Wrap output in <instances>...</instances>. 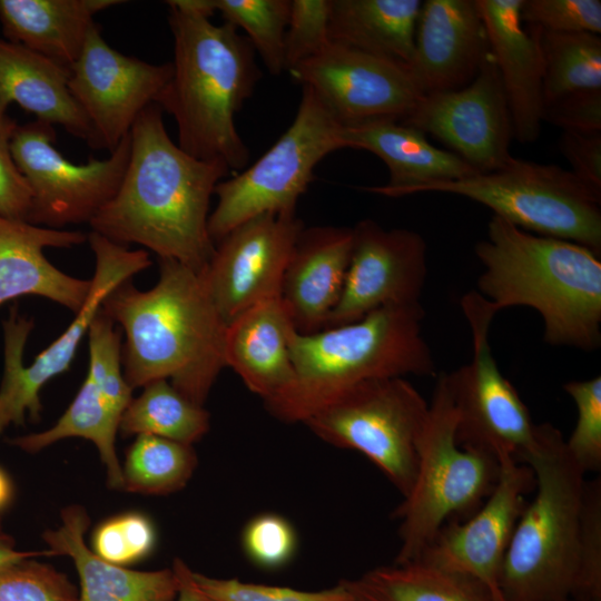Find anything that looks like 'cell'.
<instances>
[{
	"mask_svg": "<svg viewBox=\"0 0 601 601\" xmlns=\"http://www.w3.org/2000/svg\"><path fill=\"white\" fill-rule=\"evenodd\" d=\"M228 173L223 164L197 159L176 145L161 108L152 104L130 130V156L117 193L89 225L114 243L138 244L203 273L215 252L210 198Z\"/></svg>",
	"mask_w": 601,
	"mask_h": 601,
	"instance_id": "6da1fadb",
	"label": "cell"
},
{
	"mask_svg": "<svg viewBox=\"0 0 601 601\" xmlns=\"http://www.w3.org/2000/svg\"><path fill=\"white\" fill-rule=\"evenodd\" d=\"M101 311L125 333L122 371L132 390L168 380L203 406L226 367L227 324L201 273L159 258V279L152 288L140 290L128 279L107 295Z\"/></svg>",
	"mask_w": 601,
	"mask_h": 601,
	"instance_id": "7a4b0ae2",
	"label": "cell"
},
{
	"mask_svg": "<svg viewBox=\"0 0 601 601\" xmlns=\"http://www.w3.org/2000/svg\"><path fill=\"white\" fill-rule=\"evenodd\" d=\"M483 265L476 292L499 313L535 309L552 346L594 351L601 344V260L573 242L534 235L492 216L475 245Z\"/></svg>",
	"mask_w": 601,
	"mask_h": 601,
	"instance_id": "3957f363",
	"label": "cell"
},
{
	"mask_svg": "<svg viewBox=\"0 0 601 601\" xmlns=\"http://www.w3.org/2000/svg\"><path fill=\"white\" fill-rule=\"evenodd\" d=\"M170 8L173 75L157 100L178 128V146L190 156L242 171L249 150L235 115L253 93L262 72L247 38L230 23L214 24L179 0Z\"/></svg>",
	"mask_w": 601,
	"mask_h": 601,
	"instance_id": "277c9868",
	"label": "cell"
},
{
	"mask_svg": "<svg viewBox=\"0 0 601 601\" xmlns=\"http://www.w3.org/2000/svg\"><path fill=\"white\" fill-rule=\"evenodd\" d=\"M418 304L385 306L353 323L313 334L294 333V381L265 402L276 418L304 422L344 392L365 381L405 375L436 376Z\"/></svg>",
	"mask_w": 601,
	"mask_h": 601,
	"instance_id": "5b68a950",
	"label": "cell"
},
{
	"mask_svg": "<svg viewBox=\"0 0 601 601\" xmlns=\"http://www.w3.org/2000/svg\"><path fill=\"white\" fill-rule=\"evenodd\" d=\"M535 495L518 519L500 587L505 601H568L579 579L584 472L565 449L561 432L538 424V442L525 461Z\"/></svg>",
	"mask_w": 601,
	"mask_h": 601,
	"instance_id": "8992f818",
	"label": "cell"
},
{
	"mask_svg": "<svg viewBox=\"0 0 601 601\" xmlns=\"http://www.w3.org/2000/svg\"><path fill=\"white\" fill-rule=\"evenodd\" d=\"M456 420L441 372L418 439L415 481L394 513L401 520L397 564L416 561L447 522L476 512L499 480L493 457L457 444Z\"/></svg>",
	"mask_w": 601,
	"mask_h": 601,
	"instance_id": "52a82bcc",
	"label": "cell"
},
{
	"mask_svg": "<svg viewBox=\"0 0 601 601\" xmlns=\"http://www.w3.org/2000/svg\"><path fill=\"white\" fill-rule=\"evenodd\" d=\"M420 193L469 198L523 230L573 242L601 255V195L558 165L512 156L493 171L433 184Z\"/></svg>",
	"mask_w": 601,
	"mask_h": 601,
	"instance_id": "ba28073f",
	"label": "cell"
},
{
	"mask_svg": "<svg viewBox=\"0 0 601 601\" xmlns=\"http://www.w3.org/2000/svg\"><path fill=\"white\" fill-rule=\"evenodd\" d=\"M343 129L315 92L302 87L287 130L252 166L216 186L217 204L208 218L213 242L259 215L296 213L318 162L346 148Z\"/></svg>",
	"mask_w": 601,
	"mask_h": 601,
	"instance_id": "9c48e42d",
	"label": "cell"
},
{
	"mask_svg": "<svg viewBox=\"0 0 601 601\" xmlns=\"http://www.w3.org/2000/svg\"><path fill=\"white\" fill-rule=\"evenodd\" d=\"M428 403L404 377L365 381L303 423L323 441L368 457L405 497L415 481Z\"/></svg>",
	"mask_w": 601,
	"mask_h": 601,
	"instance_id": "30bf717a",
	"label": "cell"
},
{
	"mask_svg": "<svg viewBox=\"0 0 601 601\" xmlns=\"http://www.w3.org/2000/svg\"><path fill=\"white\" fill-rule=\"evenodd\" d=\"M88 240L95 255V273L88 297L68 328L40 352L31 365L23 364V354L33 321L21 315L13 306L2 323L0 435L10 425H23L27 415L32 421L40 418V391L47 382L69 368L104 299L115 287L151 265L145 249H129L95 231L88 235Z\"/></svg>",
	"mask_w": 601,
	"mask_h": 601,
	"instance_id": "8fae6325",
	"label": "cell"
},
{
	"mask_svg": "<svg viewBox=\"0 0 601 601\" xmlns=\"http://www.w3.org/2000/svg\"><path fill=\"white\" fill-rule=\"evenodd\" d=\"M461 306L473 353L469 363L446 373L456 411V442L493 457L499 465L525 464L538 442V424L492 354L489 334L497 313L476 290L466 293Z\"/></svg>",
	"mask_w": 601,
	"mask_h": 601,
	"instance_id": "7c38bea8",
	"label": "cell"
},
{
	"mask_svg": "<svg viewBox=\"0 0 601 601\" xmlns=\"http://www.w3.org/2000/svg\"><path fill=\"white\" fill-rule=\"evenodd\" d=\"M53 126L36 120L11 137L13 161L31 191L27 221L47 228L90 223L115 196L130 156V132L102 160L77 165L55 147Z\"/></svg>",
	"mask_w": 601,
	"mask_h": 601,
	"instance_id": "4fadbf2b",
	"label": "cell"
},
{
	"mask_svg": "<svg viewBox=\"0 0 601 601\" xmlns=\"http://www.w3.org/2000/svg\"><path fill=\"white\" fill-rule=\"evenodd\" d=\"M401 122L433 136L479 173L512 157L511 111L490 49L469 85L422 96Z\"/></svg>",
	"mask_w": 601,
	"mask_h": 601,
	"instance_id": "5bb4252c",
	"label": "cell"
},
{
	"mask_svg": "<svg viewBox=\"0 0 601 601\" xmlns=\"http://www.w3.org/2000/svg\"><path fill=\"white\" fill-rule=\"evenodd\" d=\"M69 73V90L91 127L93 148L112 151L139 115L157 104L173 65H154L117 51L95 23Z\"/></svg>",
	"mask_w": 601,
	"mask_h": 601,
	"instance_id": "9a60e30c",
	"label": "cell"
},
{
	"mask_svg": "<svg viewBox=\"0 0 601 601\" xmlns=\"http://www.w3.org/2000/svg\"><path fill=\"white\" fill-rule=\"evenodd\" d=\"M288 72L311 88L343 126L382 119L401 122L422 97L407 67L334 42Z\"/></svg>",
	"mask_w": 601,
	"mask_h": 601,
	"instance_id": "2e32d148",
	"label": "cell"
},
{
	"mask_svg": "<svg viewBox=\"0 0 601 601\" xmlns=\"http://www.w3.org/2000/svg\"><path fill=\"white\" fill-rule=\"evenodd\" d=\"M304 227L296 213L264 214L218 242L201 274L227 325L248 308L280 297L285 269Z\"/></svg>",
	"mask_w": 601,
	"mask_h": 601,
	"instance_id": "e0dca14e",
	"label": "cell"
},
{
	"mask_svg": "<svg viewBox=\"0 0 601 601\" xmlns=\"http://www.w3.org/2000/svg\"><path fill=\"white\" fill-rule=\"evenodd\" d=\"M353 228V247L342 294L326 328L361 319L385 306L421 303L427 246L416 231L386 229L373 219Z\"/></svg>",
	"mask_w": 601,
	"mask_h": 601,
	"instance_id": "ac0fdd59",
	"label": "cell"
},
{
	"mask_svg": "<svg viewBox=\"0 0 601 601\" xmlns=\"http://www.w3.org/2000/svg\"><path fill=\"white\" fill-rule=\"evenodd\" d=\"M532 470L510 461L483 504L464 522L450 521L417 559L482 585L494 601H505L500 575L513 530L534 489ZM416 560V561H417Z\"/></svg>",
	"mask_w": 601,
	"mask_h": 601,
	"instance_id": "d6986e66",
	"label": "cell"
},
{
	"mask_svg": "<svg viewBox=\"0 0 601 601\" xmlns=\"http://www.w3.org/2000/svg\"><path fill=\"white\" fill-rule=\"evenodd\" d=\"M475 0L422 2L407 69L422 96L469 85L489 51Z\"/></svg>",
	"mask_w": 601,
	"mask_h": 601,
	"instance_id": "ffe728a7",
	"label": "cell"
},
{
	"mask_svg": "<svg viewBox=\"0 0 601 601\" xmlns=\"http://www.w3.org/2000/svg\"><path fill=\"white\" fill-rule=\"evenodd\" d=\"M352 247V227H304L299 234L280 288V299L298 334L326 328L342 294Z\"/></svg>",
	"mask_w": 601,
	"mask_h": 601,
	"instance_id": "44dd1931",
	"label": "cell"
},
{
	"mask_svg": "<svg viewBox=\"0 0 601 601\" xmlns=\"http://www.w3.org/2000/svg\"><path fill=\"white\" fill-rule=\"evenodd\" d=\"M512 117L513 138L538 139L543 101V67L533 31L520 19L523 0H475Z\"/></svg>",
	"mask_w": 601,
	"mask_h": 601,
	"instance_id": "7402d4cb",
	"label": "cell"
},
{
	"mask_svg": "<svg viewBox=\"0 0 601 601\" xmlns=\"http://www.w3.org/2000/svg\"><path fill=\"white\" fill-rule=\"evenodd\" d=\"M88 239L78 230L53 229L0 216V306L23 295L50 299L77 313L91 279L63 273L45 256L47 247L67 248Z\"/></svg>",
	"mask_w": 601,
	"mask_h": 601,
	"instance_id": "603a6c76",
	"label": "cell"
},
{
	"mask_svg": "<svg viewBox=\"0 0 601 601\" xmlns=\"http://www.w3.org/2000/svg\"><path fill=\"white\" fill-rule=\"evenodd\" d=\"M343 137L346 148L367 150L386 165V184L362 188L381 196L418 194L426 186L479 173L453 152L432 145L421 130L396 120L344 126Z\"/></svg>",
	"mask_w": 601,
	"mask_h": 601,
	"instance_id": "cb8c5ba5",
	"label": "cell"
},
{
	"mask_svg": "<svg viewBox=\"0 0 601 601\" xmlns=\"http://www.w3.org/2000/svg\"><path fill=\"white\" fill-rule=\"evenodd\" d=\"M296 332L280 297L238 315L226 328V367L264 403L283 394L294 381L290 342Z\"/></svg>",
	"mask_w": 601,
	"mask_h": 601,
	"instance_id": "d4e9b609",
	"label": "cell"
},
{
	"mask_svg": "<svg viewBox=\"0 0 601 601\" xmlns=\"http://www.w3.org/2000/svg\"><path fill=\"white\" fill-rule=\"evenodd\" d=\"M89 518L72 505L61 512V525L42 538L52 554L72 559L80 580L78 601H174L178 583L173 569L135 571L108 562L83 540Z\"/></svg>",
	"mask_w": 601,
	"mask_h": 601,
	"instance_id": "484cf974",
	"label": "cell"
},
{
	"mask_svg": "<svg viewBox=\"0 0 601 601\" xmlns=\"http://www.w3.org/2000/svg\"><path fill=\"white\" fill-rule=\"evenodd\" d=\"M69 75L60 63L0 38V120L9 117V105L17 104L93 148L91 127L69 90Z\"/></svg>",
	"mask_w": 601,
	"mask_h": 601,
	"instance_id": "4316f807",
	"label": "cell"
},
{
	"mask_svg": "<svg viewBox=\"0 0 601 601\" xmlns=\"http://www.w3.org/2000/svg\"><path fill=\"white\" fill-rule=\"evenodd\" d=\"M119 0H0L6 40L36 51L66 68L79 58L96 13Z\"/></svg>",
	"mask_w": 601,
	"mask_h": 601,
	"instance_id": "83f0119b",
	"label": "cell"
},
{
	"mask_svg": "<svg viewBox=\"0 0 601 601\" xmlns=\"http://www.w3.org/2000/svg\"><path fill=\"white\" fill-rule=\"evenodd\" d=\"M421 6L420 0H332L331 41L408 67Z\"/></svg>",
	"mask_w": 601,
	"mask_h": 601,
	"instance_id": "f1b7e54d",
	"label": "cell"
},
{
	"mask_svg": "<svg viewBox=\"0 0 601 601\" xmlns=\"http://www.w3.org/2000/svg\"><path fill=\"white\" fill-rule=\"evenodd\" d=\"M122 412L86 376L75 398L50 428L10 440V444L36 453L68 437H82L98 449L111 489L122 490V471L116 454V435Z\"/></svg>",
	"mask_w": 601,
	"mask_h": 601,
	"instance_id": "f546056e",
	"label": "cell"
},
{
	"mask_svg": "<svg viewBox=\"0 0 601 601\" xmlns=\"http://www.w3.org/2000/svg\"><path fill=\"white\" fill-rule=\"evenodd\" d=\"M339 582L354 601H494L475 581L418 560L375 568Z\"/></svg>",
	"mask_w": 601,
	"mask_h": 601,
	"instance_id": "4dcf8cb0",
	"label": "cell"
},
{
	"mask_svg": "<svg viewBox=\"0 0 601 601\" xmlns=\"http://www.w3.org/2000/svg\"><path fill=\"white\" fill-rule=\"evenodd\" d=\"M209 428V413L177 391L168 380L144 386L131 398L119 424L124 435H155L191 445Z\"/></svg>",
	"mask_w": 601,
	"mask_h": 601,
	"instance_id": "1f68e13d",
	"label": "cell"
},
{
	"mask_svg": "<svg viewBox=\"0 0 601 601\" xmlns=\"http://www.w3.org/2000/svg\"><path fill=\"white\" fill-rule=\"evenodd\" d=\"M529 27L543 67V101L562 95L601 89V38L590 32H553Z\"/></svg>",
	"mask_w": 601,
	"mask_h": 601,
	"instance_id": "d6a6232c",
	"label": "cell"
},
{
	"mask_svg": "<svg viewBox=\"0 0 601 601\" xmlns=\"http://www.w3.org/2000/svg\"><path fill=\"white\" fill-rule=\"evenodd\" d=\"M197 464L191 445L155 435H137L126 454L122 490L162 495L186 485Z\"/></svg>",
	"mask_w": 601,
	"mask_h": 601,
	"instance_id": "836d02e7",
	"label": "cell"
},
{
	"mask_svg": "<svg viewBox=\"0 0 601 601\" xmlns=\"http://www.w3.org/2000/svg\"><path fill=\"white\" fill-rule=\"evenodd\" d=\"M225 22L247 33L255 52L267 70L278 76L286 71L285 36L290 0H209Z\"/></svg>",
	"mask_w": 601,
	"mask_h": 601,
	"instance_id": "e575fe53",
	"label": "cell"
},
{
	"mask_svg": "<svg viewBox=\"0 0 601 601\" xmlns=\"http://www.w3.org/2000/svg\"><path fill=\"white\" fill-rule=\"evenodd\" d=\"M116 324L101 311L88 331L89 376L122 414L131 401L132 388L125 380L120 333Z\"/></svg>",
	"mask_w": 601,
	"mask_h": 601,
	"instance_id": "d590c367",
	"label": "cell"
},
{
	"mask_svg": "<svg viewBox=\"0 0 601 601\" xmlns=\"http://www.w3.org/2000/svg\"><path fill=\"white\" fill-rule=\"evenodd\" d=\"M564 391L577 407L575 426L565 449L574 463L585 473L601 469V377L571 381Z\"/></svg>",
	"mask_w": 601,
	"mask_h": 601,
	"instance_id": "8d00e7d4",
	"label": "cell"
},
{
	"mask_svg": "<svg viewBox=\"0 0 601 601\" xmlns=\"http://www.w3.org/2000/svg\"><path fill=\"white\" fill-rule=\"evenodd\" d=\"M30 559L0 568V601H78L63 573Z\"/></svg>",
	"mask_w": 601,
	"mask_h": 601,
	"instance_id": "74e56055",
	"label": "cell"
},
{
	"mask_svg": "<svg viewBox=\"0 0 601 601\" xmlns=\"http://www.w3.org/2000/svg\"><path fill=\"white\" fill-rule=\"evenodd\" d=\"M156 542L150 520L140 513H126L101 523L92 536V551L101 559L126 565L146 558Z\"/></svg>",
	"mask_w": 601,
	"mask_h": 601,
	"instance_id": "f35d334b",
	"label": "cell"
},
{
	"mask_svg": "<svg viewBox=\"0 0 601 601\" xmlns=\"http://www.w3.org/2000/svg\"><path fill=\"white\" fill-rule=\"evenodd\" d=\"M332 0H292L285 36L286 71L323 51L329 37Z\"/></svg>",
	"mask_w": 601,
	"mask_h": 601,
	"instance_id": "ab89813d",
	"label": "cell"
},
{
	"mask_svg": "<svg viewBox=\"0 0 601 601\" xmlns=\"http://www.w3.org/2000/svg\"><path fill=\"white\" fill-rule=\"evenodd\" d=\"M198 588L214 601H354L341 582L319 591L216 579L193 572Z\"/></svg>",
	"mask_w": 601,
	"mask_h": 601,
	"instance_id": "60d3db41",
	"label": "cell"
},
{
	"mask_svg": "<svg viewBox=\"0 0 601 601\" xmlns=\"http://www.w3.org/2000/svg\"><path fill=\"white\" fill-rule=\"evenodd\" d=\"M523 24L553 32H601L600 0H523Z\"/></svg>",
	"mask_w": 601,
	"mask_h": 601,
	"instance_id": "b9f144b4",
	"label": "cell"
},
{
	"mask_svg": "<svg viewBox=\"0 0 601 601\" xmlns=\"http://www.w3.org/2000/svg\"><path fill=\"white\" fill-rule=\"evenodd\" d=\"M242 542L247 558L255 565L275 570L292 560L296 552L297 536L285 518L264 513L246 524Z\"/></svg>",
	"mask_w": 601,
	"mask_h": 601,
	"instance_id": "7bdbcfd3",
	"label": "cell"
},
{
	"mask_svg": "<svg viewBox=\"0 0 601 601\" xmlns=\"http://www.w3.org/2000/svg\"><path fill=\"white\" fill-rule=\"evenodd\" d=\"M574 598L601 600V482L585 483Z\"/></svg>",
	"mask_w": 601,
	"mask_h": 601,
	"instance_id": "ee69618b",
	"label": "cell"
},
{
	"mask_svg": "<svg viewBox=\"0 0 601 601\" xmlns=\"http://www.w3.org/2000/svg\"><path fill=\"white\" fill-rule=\"evenodd\" d=\"M542 121L569 132L601 131V89H583L544 104Z\"/></svg>",
	"mask_w": 601,
	"mask_h": 601,
	"instance_id": "f6af8a7d",
	"label": "cell"
},
{
	"mask_svg": "<svg viewBox=\"0 0 601 601\" xmlns=\"http://www.w3.org/2000/svg\"><path fill=\"white\" fill-rule=\"evenodd\" d=\"M17 127L11 117L0 120V216L27 221L31 191L10 150L11 137Z\"/></svg>",
	"mask_w": 601,
	"mask_h": 601,
	"instance_id": "bcb514c9",
	"label": "cell"
},
{
	"mask_svg": "<svg viewBox=\"0 0 601 601\" xmlns=\"http://www.w3.org/2000/svg\"><path fill=\"white\" fill-rule=\"evenodd\" d=\"M560 150L583 184L601 195V131H562Z\"/></svg>",
	"mask_w": 601,
	"mask_h": 601,
	"instance_id": "7dc6e473",
	"label": "cell"
},
{
	"mask_svg": "<svg viewBox=\"0 0 601 601\" xmlns=\"http://www.w3.org/2000/svg\"><path fill=\"white\" fill-rule=\"evenodd\" d=\"M173 570L178 583L176 601H214L198 588L194 580L193 571L184 561L176 559Z\"/></svg>",
	"mask_w": 601,
	"mask_h": 601,
	"instance_id": "c3c4849f",
	"label": "cell"
},
{
	"mask_svg": "<svg viewBox=\"0 0 601 601\" xmlns=\"http://www.w3.org/2000/svg\"><path fill=\"white\" fill-rule=\"evenodd\" d=\"M39 555H51L49 551L36 552V551H19L16 549V542L11 535L4 532L1 524L0 516V568L9 565L14 562H19L24 559L35 558Z\"/></svg>",
	"mask_w": 601,
	"mask_h": 601,
	"instance_id": "681fc988",
	"label": "cell"
},
{
	"mask_svg": "<svg viewBox=\"0 0 601 601\" xmlns=\"http://www.w3.org/2000/svg\"><path fill=\"white\" fill-rule=\"evenodd\" d=\"M12 484L9 476L0 467V511L3 510L12 499Z\"/></svg>",
	"mask_w": 601,
	"mask_h": 601,
	"instance_id": "f907efd6",
	"label": "cell"
},
{
	"mask_svg": "<svg viewBox=\"0 0 601 601\" xmlns=\"http://www.w3.org/2000/svg\"><path fill=\"white\" fill-rule=\"evenodd\" d=\"M569 601V600H568ZM577 601H601V600H578Z\"/></svg>",
	"mask_w": 601,
	"mask_h": 601,
	"instance_id": "816d5d0a",
	"label": "cell"
}]
</instances>
